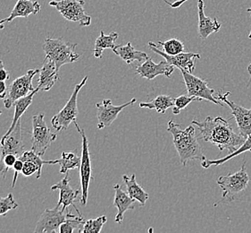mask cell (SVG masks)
<instances>
[{
  "instance_id": "obj_40",
  "label": "cell",
  "mask_w": 251,
  "mask_h": 233,
  "mask_svg": "<svg viewBox=\"0 0 251 233\" xmlns=\"http://www.w3.org/2000/svg\"><path fill=\"white\" fill-rule=\"evenodd\" d=\"M4 27H5V24H3L1 20H0V30H3Z\"/></svg>"
},
{
  "instance_id": "obj_4",
  "label": "cell",
  "mask_w": 251,
  "mask_h": 233,
  "mask_svg": "<svg viewBox=\"0 0 251 233\" xmlns=\"http://www.w3.org/2000/svg\"><path fill=\"white\" fill-rule=\"evenodd\" d=\"M77 44H72L64 41L62 38H48L43 44L46 59L53 61L56 69L59 71L62 66L75 62L80 54L75 51Z\"/></svg>"
},
{
  "instance_id": "obj_35",
  "label": "cell",
  "mask_w": 251,
  "mask_h": 233,
  "mask_svg": "<svg viewBox=\"0 0 251 233\" xmlns=\"http://www.w3.org/2000/svg\"><path fill=\"white\" fill-rule=\"evenodd\" d=\"M23 167H24V162L18 158V159L16 160V162H15L14 166H13V170H14V172H15L14 178H13V181H12V187H13V188H15V183H16L17 178H18V175H19L20 173H22Z\"/></svg>"
},
{
  "instance_id": "obj_29",
  "label": "cell",
  "mask_w": 251,
  "mask_h": 233,
  "mask_svg": "<svg viewBox=\"0 0 251 233\" xmlns=\"http://www.w3.org/2000/svg\"><path fill=\"white\" fill-rule=\"evenodd\" d=\"M159 45L162 46L163 51L168 55H177L184 51V44L179 39H169L166 41H159Z\"/></svg>"
},
{
  "instance_id": "obj_7",
  "label": "cell",
  "mask_w": 251,
  "mask_h": 233,
  "mask_svg": "<svg viewBox=\"0 0 251 233\" xmlns=\"http://www.w3.org/2000/svg\"><path fill=\"white\" fill-rule=\"evenodd\" d=\"M89 77L85 76L80 83L77 84L74 91L71 95L70 99L66 102L65 107L61 110L60 112L51 119V124L55 128L56 132H60L64 129H66L70 126L72 122L75 121L78 116V95L80 89L84 87L88 81Z\"/></svg>"
},
{
  "instance_id": "obj_37",
  "label": "cell",
  "mask_w": 251,
  "mask_h": 233,
  "mask_svg": "<svg viewBox=\"0 0 251 233\" xmlns=\"http://www.w3.org/2000/svg\"><path fill=\"white\" fill-rule=\"evenodd\" d=\"M8 91V87L5 81H0V100H4Z\"/></svg>"
},
{
  "instance_id": "obj_32",
  "label": "cell",
  "mask_w": 251,
  "mask_h": 233,
  "mask_svg": "<svg viewBox=\"0 0 251 233\" xmlns=\"http://www.w3.org/2000/svg\"><path fill=\"white\" fill-rule=\"evenodd\" d=\"M20 160H22L23 162H27V161H30V162H34L37 167H38V172L36 173V178H40L41 176V171H42V167H43V164H48V161H43L40 155H38L36 152H33L32 150L31 151H27V152H24V153L21 155L19 157Z\"/></svg>"
},
{
  "instance_id": "obj_39",
  "label": "cell",
  "mask_w": 251,
  "mask_h": 233,
  "mask_svg": "<svg viewBox=\"0 0 251 233\" xmlns=\"http://www.w3.org/2000/svg\"><path fill=\"white\" fill-rule=\"evenodd\" d=\"M248 71L250 73V81L248 83V86H247V87H249V86L251 84V64H250L249 66H248Z\"/></svg>"
},
{
  "instance_id": "obj_12",
  "label": "cell",
  "mask_w": 251,
  "mask_h": 233,
  "mask_svg": "<svg viewBox=\"0 0 251 233\" xmlns=\"http://www.w3.org/2000/svg\"><path fill=\"white\" fill-rule=\"evenodd\" d=\"M230 94H231L230 91L224 93L222 91H219L216 96L219 101L225 102L230 107L231 115L234 117L238 125L239 133L241 136L247 138L248 136L251 135V108L246 109L241 105H238L235 102H231L228 99V96Z\"/></svg>"
},
{
  "instance_id": "obj_25",
  "label": "cell",
  "mask_w": 251,
  "mask_h": 233,
  "mask_svg": "<svg viewBox=\"0 0 251 233\" xmlns=\"http://www.w3.org/2000/svg\"><path fill=\"white\" fill-rule=\"evenodd\" d=\"M117 32H110L108 35H106L103 30L100 31V35L97 38L94 45L93 55L97 58H101L103 56V51L106 49L113 50L116 47V41L118 38Z\"/></svg>"
},
{
  "instance_id": "obj_21",
  "label": "cell",
  "mask_w": 251,
  "mask_h": 233,
  "mask_svg": "<svg viewBox=\"0 0 251 233\" xmlns=\"http://www.w3.org/2000/svg\"><path fill=\"white\" fill-rule=\"evenodd\" d=\"M39 74L40 78L38 88L40 91H50L54 87L55 82L58 80V70L56 69L55 63L46 58Z\"/></svg>"
},
{
  "instance_id": "obj_30",
  "label": "cell",
  "mask_w": 251,
  "mask_h": 233,
  "mask_svg": "<svg viewBox=\"0 0 251 233\" xmlns=\"http://www.w3.org/2000/svg\"><path fill=\"white\" fill-rule=\"evenodd\" d=\"M106 221H107V217L106 215H102L98 218L85 221L81 233H100L102 231L104 224L106 223Z\"/></svg>"
},
{
  "instance_id": "obj_20",
  "label": "cell",
  "mask_w": 251,
  "mask_h": 233,
  "mask_svg": "<svg viewBox=\"0 0 251 233\" xmlns=\"http://www.w3.org/2000/svg\"><path fill=\"white\" fill-rule=\"evenodd\" d=\"M115 189V199H114V206L117 208V214L115 218V222L122 223L124 220V215L128 210L134 209L135 199L131 198L128 193H126L119 184L114 186Z\"/></svg>"
},
{
  "instance_id": "obj_16",
  "label": "cell",
  "mask_w": 251,
  "mask_h": 233,
  "mask_svg": "<svg viewBox=\"0 0 251 233\" xmlns=\"http://www.w3.org/2000/svg\"><path fill=\"white\" fill-rule=\"evenodd\" d=\"M1 146V157H4L6 154H15L17 157L25 152V146L23 140V133L21 127V121L16 124L14 130L6 137H3L0 140Z\"/></svg>"
},
{
  "instance_id": "obj_18",
  "label": "cell",
  "mask_w": 251,
  "mask_h": 233,
  "mask_svg": "<svg viewBox=\"0 0 251 233\" xmlns=\"http://www.w3.org/2000/svg\"><path fill=\"white\" fill-rule=\"evenodd\" d=\"M205 3L204 0L198 1V15H199V34L202 40H206L207 37L219 31L221 24L216 18L211 19L205 15Z\"/></svg>"
},
{
  "instance_id": "obj_5",
  "label": "cell",
  "mask_w": 251,
  "mask_h": 233,
  "mask_svg": "<svg viewBox=\"0 0 251 233\" xmlns=\"http://www.w3.org/2000/svg\"><path fill=\"white\" fill-rule=\"evenodd\" d=\"M78 132L80 133L82 144H81V156H80V204L85 206L88 203L89 188L91 180L94 178L92 176V165H91V152L89 149V140L86 136L84 129L80 128L77 122H74Z\"/></svg>"
},
{
  "instance_id": "obj_38",
  "label": "cell",
  "mask_w": 251,
  "mask_h": 233,
  "mask_svg": "<svg viewBox=\"0 0 251 233\" xmlns=\"http://www.w3.org/2000/svg\"><path fill=\"white\" fill-rule=\"evenodd\" d=\"M164 1H165L166 4L169 5V6H171L172 8H178L179 6H181L182 4H184L186 1H188V0H176L175 2H169V1H167V0H164Z\"/></svg>"
},
{
  "instance_id": "obj_28",
  "label": "cell",
  "mask_w": 251,
  "mask_h": 233,
  "mask_svg": "<svg viewBox=\"0 0 251 233\" xmlns=\"http://www.w3.org/2000/svg\"><path fill=\"white\" fill-rule=\"evenodd\" d=\"M175 100L169 95H158L155 99H153L151 102H141V108H147L149 110H156V112L164 114L166 113L168 109L174 106Z\"/></svg>"
},
{
  "instance_id": "obj_24",
  "label": "cell",
  "mask_w": 251,
  "mask_h": 233,
  "mask_svg": "<svg viewBox=\"0 0 251 233\" xmlns=\"http://www.w3.org/2000/svg\"><path fill=\"white\" fill-rule=\"evenodd\" d=\"M39 91H40V89L37 87L34 91H32V92H30L29 95L21 98V99L17 100V101L14 103L15 108L14 118H13L12 123H11L10 127L8 128V130L6 131V133H5L3 137H6L7 135H9L11 132L14 130V128H15V126H16V124L20 120L21 116L25 114L26 110L30 106V104L32 103V101H33V97H34V95H35L36 93Z\"/></svg>"
},
{
  "instance_id": "obj_41",
  "label": "cell",
  "mask_w": 251,
  "mask_h": 233,
  "mask_svg": "<svg viewBox=\"0 0 251 233\" xmlns=\"http://www.w3.org/2000/svg\"><path fill=\"white\" fill-rule=\"evenodd\" d=\"M248 12H250V13H251V8H249V9H248ZM249 38H250V39H251V32H250V35H249Z\"/></svg>"
},
{
  "instance_id": "obj_2",
  "label": "cell",
  "mask_w": 251,
  "mask_h": 233,
  "mask_svg": "<svg viewBox=\"0 0 251 233\" xmlns=\"http://www.w3.org/2000/svg\"><path fill=\"white\" fill-rule=\"evenodd\" d=\"M167 131L173 136V141L180 158L181 165L191 161H204L206 158L202 152V147L198 141L193 125L182 129L181 125L171 119L167 125Z\"/></svg>"
},
{
  "instance_id": "obj_11",
  "label": "cell",
  "mask_w": 251,
  "mask_h": 233,
  "mask_svg": "<svg viewBox=\"0 0 251 233\" xmlns=\"http://www.w3.org/2000/svg\"><path fill=\"white\" fill-rule=\"evenodd\" d=\"M69 210L56 205L54 209H46L36 224L35 233H59L61 224L68 218Z\"/></svg>"
},
{
  "instance_id": "obj_22",
  "label": "cell",
  "mask_w": 251,
  "mask_h": 233,
  "mask_svg": "<svg viewBox=\"0 0 251 233\" xmlns=\"http://www.w3.org/2000/svg\"><path fill=\"white\" fill-rule=\"evenodd\" d=\"M112 51L127 64H131L134 61L144 62L149 58L145 52L137 51L134 47H132L131 42H128L126 45H116Z\"/></svg>"
},
{
  "instance_id": "obj_42",
  "label": "cell",
  "mask_w": 251,
  "mask_h": 233,
  "mask_svg": "<svg viewBox=\"0 0 251 233\" xmlns=\"http://www.w3.org/2000/svg\"><path fill=\"white\" fill-rule=\"evenodd\" d=\"M1 114H2V112H1V111H0V115H1Z\"/></svg>"
},
{
  "instance_id": "obj_34",
  "label": "cell",
  "mask_w": 251,
  "mask_h": 233,
  "mask_svg": "<svg viewBox=\"0 0 251 233\" xmlns=\"http://www.w3.org/2000/svg\"><path fill=\"white\" fill-rule=\"evenodd\" d=\"M38 172V167L34 162L27 161L24 162V167L22 170V173L25 177H30L32 174L37 173Z\"/></svg>"
},
{
  "instance_id": "obj_23",
  "label": "cell",
  "mask_w": 251,
  "mask_h": 233,
  "mask_svg": "<svg viewBox=\"0 0 251 233\" xmlns=\"http://www.w3.org/2000/svg\"><path fill=\"white\" fill-rule=\"evenodd\" d=\"M123 179H124V182L126 183L128 195L131 198L135 199L136 201H138L141 205H145L146 202L150 198V196L143 188H141L139 183L137 182L135 174H132L131 177L124 175Z\"/></svg>"
},
{
  "instance_id": "obj_36",
  "label": "cell",
  "mask_w": 251,
  "mask_h": 233,
  "mask_svg": "<svg viewBox=\"0 0 251 233\" xmlns=\"http://www.w3.org/2000/svg\"><path fill=\"white\" fill-rule=\"evenodd\" d=\"M10 78V73L5 69L4 62L0 60V81H6Z\"/></svg>"
},
{
  "instance_id": "obj_8",
  "label": "cell",
  "mask_w": 251,
  "mask_h": 233,
  "mask_svg": "<svg viewBox=\"0 0 251 233\" xmlns=\"http://www.w3.org/2000/svg\"><path fill=\"white\" fill-rule=\"evenodd\" d=\"M50 5L55 7L66 20L78 23L80 26H91V17L86 13L84 0H53Z\"/></svg>"
},
{
  "instance_id": "obj_13",
  "label": "cell",
  "mask_w": 251,
  "mask_h": 233,
  "mask_svg": "<svg viewBox=\"0 0 251 233\" xmlns=\"http://www.w3.org/2000/svg\"><path fill=\"white\" fill-rule=\"evenodd\" d=\"M137 102L135 98L130 102H126L120 106L113 105L110 99H105L102 102L96 103L97 116H98V128L102 129L104 127H110L113 122L116 120L120 112L126 107L133 105Z\"/></svg>"
},
{
  "instance_id": "obj_9",
  "label": "cell",
  "mask_w": 251,
  "mask_h": 233,
  "mask_svg": "<svg viewBox=\"0 0 251 233\" xmlns=\"http://www.w3.org/2000/svg\"><path fill=\"white\" fill-rule=\"evenodd\" d=\"M40 73L39 69H30L25 75L16 78L8 87L7 95L4 99V105L6 109H10L17 100L29 95L35 90L32 87L33 77Z\"/></svg>"
},
{
  "instance_id": "obj_17",
  "label": "cell",
  "mask_w": 251,
  "mask_h": 233,
  "mask_svg": "<svg viewBox=\"0 0 251 233\" xmlns=\"http://www.w3.org/2000/svg\"><path fill=\"white\" fill-rule=\"evenodd\" d=\"M51 190L52 191H55V190L59 191V201L57 203V205L61 206L64 210H66L68 206L73 205L77 213L79 215H81L80 211L77 209L75 204V201H77L78 196L80 195V191L75 190L71 188L70 177H69L68 172L66 173V176L63 179H61L59 182L56 183L55 185L51 187Z\"/></svg>"
},
{
  "instance_id": "obj_19",
  "label": "cell",
  "mask_w": 251,
  "mask_h": 233,
  "mask_svg": "<svg viewBox=\"0 0 251 233\" xmlns=\"http://www.w3.org/2000/svg\"><path fill=\"white\" fill-rule=\"evenodd\" d=\"M41 5L38 1L33 0H18L15 4V7L11 12L10 15L5 19L1 20L3 24L10 23L15 18H28L29 15H37L40 11Z\"/></svg>"
},
{
  "instance_id": "obj_27",
  "label": "cell",
  "mask_w": 251,
  "mask_h": 233,
  "mask_svg": "<svg viewBox=\"0 0 251 233\" xmlns=\"http://www.w3.org/2000/svg\"><path fill=\"white\" fill-rule=\"evenodd\" d=\"M48 164H59L60 165V173L66 174L70 170H75L80 168V157L77 156L75 152H62L60 159L54 161H48Z\"/></svg>"
},
{
  "instance_id": "obj_31",
  "label": "cell",
  "mask_w": 251,
  "mask_h": 233,
  "mask_svg": "<svg viewBox=\"0 0 251 233\" xmlns=\"http://www.w3.org/2000/svg\"><path fill=\"white\" fill-rule=\"evenodd\" d=\"M202 101L201 98L195 96H190L188 94H182L176 97L174 102V106H173V113L175 115L180 114V112L184 110L186 107L189 104H191L193 102H201Z\"/></svg>"
},
{
  "instance_id": "obj_6",
  "label": "cell",
  "mask_w": 251,
  "mask_h": 233,
  "mask_svg": "<svg viewBox=\"0 0 251 233\" xmlns=\"http://www.w3.org/2000/svg\"><path fill=\"white\" fill-rule=\"evenodd\" d=\"M45 115L40 113L32 116V132L31 150L38 155L42 156L50 147L51 144L56 139V134L51 131L45 121Z\"/></svg>"
},
{
  "instance_id": "obj_14",
  "label": "cell",
  "mask_w": 251,
  "mask_h": 233,
  "mask_svg": "<svg viewBox=\"0 0 251 233\" xmlns=\"http://www.w3.org/2000/svg\"><path fill=\"white\" fill-rule=\"evenodd\" d=\"M150 50L154 51L156 54L160 55L166 59L170 65L178 67L180 70H185L192 74L195 68V60L201 58L200 53L194 52H181L177 55H168L164 51L159 50V48L154 42H149Z\"/></svg>"
},
{
  "instance_id": "obj_15",
  "label": "cell",
  "mask_w": 251,
  "mask_h": 233,
  "mask_svg": "<svg viewBox=\"0 0 251 233\" xmlns=\"http://www.w3.org/2000/svg\"><path fill=\"white\" fill-rule=\"evenodd\" d=\"M175 69L176 66L170 65L166 59L156 64L149 58L147 60L142 62L141 66H137L136 74L148 80H152L158 76H165L170 78Z\"/></svg>"
},
{
  "instance_id": "obj_10",
  "label": "cell",
  "mask_w": 251,
  "mask_h": 233,
  "mask_svg": "<svg viewBox=\"0 0 251 233\" xmlns=\"http://www.w3.org/2000/svg\"><path fill=\"white\" fill-rule=\"evenodd\" d=\"M181 74L184 80L188 95L199 97L201 100H206L215 103L216 105L224 106L221 101H219L215 96V90L208 87L206 80L193 76L191 73L182 69H181Z\"/></svg>"
},
{
  "instance_id": "obj_26",
  "label": "cell",
  "mask_w": 251,
  "mask_h": 233,
  "mask_svg": "<svg viewBox=\"0 0 251 233\" xmlns=\"http://www.w3.org/2000/svg\"><path fill=\"white\" fill-rule=\"evenodd\" d=\"M245 152H251V135L248 136L245 140V142L241 145V146L237 149L235 152L229 153L228 155H226V157L221 158V159H217V160H204L201 162V166L204 169H208V168L212 167V166H219L224 164L225 162L230 161L232 158L235 157L240 155L241 153Z\"/></svg>"
},
{
  "instance_id": "obj_3",
  "label": "cell",
  "mask_w": 251,
  "mask_h": 233,
  "mask_svg": "<svg viewBox=\"0 0 251 233\" xmlns=\"http://www.w3.org/2000/svg\"><path fill=\"white\" fill-rule=\"evenodd\" d=\"M246 163L245 161L243 162L239 172L217 178L216 183L223 190V196L221 199L215 204V206L219 204H229L236 201L239 198V195L246 189L251 180L246 172Z\"/></svg>"
},
{
  "instance_id": "obj_1",
  "label": "cell",
  "mask_w": 251,
  "mask_h": 233,
  "mask_svg": "<svg viewBox=\"0 0 251 233\" xmlns=\"http://www.w3.org/2000/svg\"><path fill=\"white\" fill-rule=\"evenodd\" d=\"M191 124L197 126L205 142L210 143L220 151L227 150L228 154L235 152L246 140V137L234 131L230 122L222 116H207L203 121L194 119Z\"/></svg>"
},
{
  "instance_id": "obj_33",
  "label": "cell",
  "mask_w": 251,
  "mask_h": 233,
  "mask_svg": "<svg viewBox=\"0 0 251 233\" xmlns=\"http://www.w3.org/2000/svg\"><path fill=\"white\" fill-rule=\"evenodd\" d=\"M18 207L13 194H8L5 198H0V216H5L11 210Z\"/></svg>"
}]
</instances>
